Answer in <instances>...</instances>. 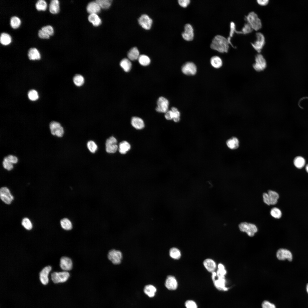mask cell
Here are the masks:
<instances>
[{
  "instance_id": "cell-33",
  "label": "cell",
  "mask_w": 308,
  "mask_h": 308,
  "mask_svg": "<svg viewBox=\"0 0 308 308\" xmlns=\"http://www.w3.org/2000/svg\"><path fill=\"white\" fill-rule=\"evenodd\" d=\"M0 42L1 44L3 45H8L11 42V37L8 33H2L0 35Z\"/></svg>"
},
{
  "instance_id": "cell-36",
  "label": "cell",
  "mask_w": 308,
  "mask_h": 308,
  "mask_svg": "<svg viewBox=\"0 0 308 308\" xmlns=\"http://www.w3.org/2000/svg\"><path fill=\"white\" fill-rule=\"evenodd\" d=\"M21 24L20 19L17 17H12L10 20V25L12 28L16 29L19 28Z\"/></svg>"
},
{
  "instance_id": "cell-8",
  "label": "cell",
  "mask_w": 308,
  "mask_h": 308,
  "mask_svg": "<svg viewBox=\"0 0 308 308\" xmlns=\"http://www.w3.org/2000/svg\"><path fill=\"white\" fill-rule=\"evenodd\" d=\"M49 127L52 135H56L59 137L62 136L64 133V130L59 123L52 121L50 124Z\"/></svg>"
},
{
  "instance_id": "cell-6",
  "label": "cell",
  "mask_w": 308,
  "mask_h": 308,
  "mask_svg": "<svg viewBox=\"0 0 308 308\" xmlns=\"http://www.w3.org/2000/svg\"><path fill=\"white\" fill-rule=\"evenodd\" d=\"M256 40L251 44L254 48L258 52H260L265 44V38L264 35L260 32L256 34Z\"/></svg>"
},
{
  "instance_id": "cell-15",
  "label": "cell",
  "mask_w": 308,
  "mask_h": 308,
  "mask_svg": "<svg viewBox=\"0 0 308 308\" xmlns=\"http://www.w3.org/2000/svg\"><path fill=\"white\" fill-rule=\"evenodd\" d=\"M138 22L139 25L144 29L148 30L151 28L152 20L147 15H142L139 19Z\"/></svg>"
},
{
  "instance_id": "cell-31",
  "label": "cell",
  "mask_w": 308,
  "mask_h": 308,
  "mask_svg": "<svg viewBox=\"0 0 308 308\" xmlns=\"http://www.w3.org/2000/svg\"><path fill=\"white\" fill-rule=\"evenodd\" d=\"M120 65L123 70L125 72H128L131 70L132 64L129 59L124 58L120 62Z\"/></svg>"
},
{
  "instance_id": "cell-14",
  "label": "cell",
  "mask_w": 308,
  "mask_h": 308,
  "mask_svg": "<svg viewBox=\"0 0 308 308\" xmlns=\"http://www.w3.org/2000/svg\"><path fill=\"white\" fill-rule=\"evenodd\" d=\"M276 256L278 259L283 260L287 259L291 261L292 259L291 252L287 249L281 248L278 250L276 253Z\"/></svg>"
},
{
  "instance_id": "cell-2",
  "label": "cell",
  "mask_w": 308,
  "mask_h": 308,
  "mask_svg": "<svg viewBox=\"0 0 308 308\" xmlns=\"http://www.w3.org/2000/svg\"><path fill=\"white\" fill-rule=\"evenodd\" d=\"M247 23L250 25L253 30L258 31L262 27L261 21L257 15L254 12H250L246 17Z\"/></svg>"
},
{
  "instance_id": "cell-50",
  "label": "cell",
  "mask_w": 308,
  "mask_h": 308,
  "mask_svg": "<svg viewBox=\"0 0 308 308\" xmlns=\"http://www.w3.org/2000/svg\"><path fill=\"white\" fill-rule=\"evenodd\" d=\"M4 161H8L12 164L16 163L18 162V159L16 156L10 155L5 157L4 159Z\"/></svg>"
},
{
  "instance_id": "cell-41",
  "label": "cell",
  "mask_w": 308,
  "mask_h": 308,
  "mask_svg": "<svg viewBox=\"0 0 308 308\" xmlns=\"http://www.w3.org/2000/svg\"><path fill=\"white\" fill-rule=\"evenodd\" d=\"M270 214L272 217L276 219L280 218L282 216L281 210L277 207L272 208L270 211Z\"/></svg>"
},
{
  "instance_id": "cell-28",
  "label": "cell",
  "mask_w": 308,
  "mask_h": 308,
  "mask_svg": "<svg viewBox=\"0 0 308 308\" xmlns=\"http://www.w3.org/2000/svg\"><path fill=\"white\" fill-rule=\"evenodd\" d=\"M210 62L212 66L214 68H219L222 65V61L221 59L218 56H215L211 57Z\"/></svg>"
},
{
  "instance_id": "cell-11",
  "label": "cell",
  "mask_w": 308,
  "mask_h": 308,
  "mask_svg": "<svg viewBox=\"0 0 308 308\" xmlns=\"http://www.w3.org/2000/svg\"><path fill=\"white\" fill-rule=\"evenodd\" d=\"M181 70L185 74L187 75H193L196 74L197 68L196 65L191 62L186 63L182 66Z\"/></svg>"
},
{
  "instance_id": "cell-30",
  "label": "cell",
  "mask_w": 308,
  "mask_h": 308,
  "mask_svg": "<svg viewBox=\"0 0 308 308\" xmlns=\"http://www.w3.org/2000/svg\"><path fill=\"white\" fill-rule=\"evenodd\" d=\"M131 148L130 144L126 141H123L120 142L119 146V151L121 154H125Z\"/></svg>"
},
{
  "instance_id": "cell-26",
  "label": "cell",
  "mask_w": 308,
  "mask_h": 308,
  "mask_svg": "<svg viewBox=\"0 0 308 308\" xmlns=\"http://www.w3.org/2000/svg\"><path fill=\"white\" fill-rule=\"evenodd\" d=\"M139 51L136 47L131 48L127 53V57L128 59L131 60H135L138 59L139 56Z\"/></svg>"
},
{
  "instance_id": "cell-20",
  "label": "cell",
  "mask_w": 308,
  "mask_h": 308,
  "mask_svg": "<svg viewBox=\"0 0 308 308\" xmlns=\"http://www.w3.org/2000/svg\"><path fill=\"white\" fill-rule=\"evenodd\" d=\"M217 280H213L215 286L218 289L224 291L228 290V288L225 286L226 281L225 277H218Z\"/></svg>"
},
{
  "instance_id": "cell-48",
  "label": "cell",
  "mask_w": 308,
  "mask_h": 308,
  "mask_svg": "<svg viewBox=\"0 0 308 308\" xmlns=\"http://www.w3.org/2000/svg\"><path fill=\"white\" fill-rule=\"evenodd\" d=\"M171 110L173 113V119L174 121L176 122L179 121L180 119V114L177 109L175 107H173L171 108Z\"/></svg>"
},
{
  "instance_id": "cell-58",
  "label": "cell",
  "mask_w": 308,
  "mask_h": 308,
  "mask_svg": "<svg viewBox=\"0 0 308 308\" xmlns=\"http://www.w3.org/2000/svg\"><path fill=\"white\" fill-rule=\"evenodd\" d=\"M165 118L168 120H170L173 119V113L171 110H168L165 113Z\"/></svg>"
},
{
  "instance_id": "cell-40",
  "label": "cell",
  "mask_w": 308,
  "mask_h": 308,
  "mask_svg": "<svg viewBox=\"0 0 308 308\" xmlns=\"http://www.w3.org/2000/svg\"><path fill=\"white\" fill-rule=\"evenodd\" d=\"M73 80L75 84L77 86H82L84 82V78L80 74L76 75L73 78Z\"/></svg>"
},
{
  "instance_id": "cell-61",
  "label": "cell",
  "mask_w": 308,
  "mask_h": 308,
  "mask_svg": "<svg viewBox=\"0 0 308 308\" xmlns=\"http://www.w3.org/2000/svg\"><path fill=\"white\" fill-rule=\"evenodd\" d=\"M307 291L308 293V283L307 284L306 287Z\"/></svg>"
},
{
  "instance_id": "cell-55",
  "label": "cell",
  "mask_w": 308,
  "mask_h": 308,
  "mask_svg": "<svg viewBox=\"0 0 308 308\" xmlns=\"http://www.w3.org/2000/svg\"><path fill=\"white\" fill-rule=\"evenodd\" d=\"M38 35L39 37L41 38L48 39L50 38V35L41 29L38 31Z\"/></svg>"
},
{
  "instance_id": "cell-38",
  "label": "cell",
  "mask_w": 308,
  "mask_h": 308,
  "mask_svg": "<svg viewBox=\"0 0 308 308\" xmlns=\"http://www.w3.org/2000/svg\"><path fill=\"white\" fill-rule=\"evenodd\" d=\"M138 60L139 63L141 65L145 66L149 65L151 62L150 59L149 57L145 55H140Z\"/></svg>"
},
{
  "instance_id": "cell-44",
  "label": "cell",
  "mask_w": 308,
  "mask_h": 308,
  "mask_svg": "<svg viewBox=\"0 0 308 308\" xmlns=\"http://www.w3.org/2000/svg\"><path fill=\"white\" fill-rule=\"evenodd\" d=\"M22 226L27 230H30L32 228V224L30 220L27 218H24L22 221Z\"/></svg>"
},
{
  "instance_id": "cell-45",
  "label": "cell",
  "mask_w": 308,
  "mask_h": 308,
  "mask_svg": "<svg viewBox=\"0 0 308 308\" xmlns=\"http://www.w3.org/2000/svg\"><path fill=\"white\" fill-rule=\"evenodd\" d=\"M253 30L250 25L247 23L244 24L242 30L240 31L241 34H246L251 33Z\"/></svg>"
},
{
  "instance_id": "cell-47",
  "label": "cell",
  "mask_w": 308,
  "mask_h": 308,
  "mask_svg": "<svg viewBox=\"0 0 308 308\" xmlns=\"http://www.w3.org/2000/svg\"><path fill=\"white\" fill-rule=\"evenodd\" d=\"M87 147L90 151L93 153H94L98 148L96 143L92 141H90L88 142Z\"/></svg>"
},
{
  "instance_id": "cell-37",
  "label": "cell",
  "mask_w": 308,
  "mask_h": 308,
  "mask_svg": "<svg viewBox=\"0 0 308 308\" xmlns=\"http://www.w3.org/2000/svg\"><path fill=\"white\" fill-rule=\"evenodd\" d=\"M169 255L172 258L178 260L180 258L181 254L180 251L178 249L172 248L169 250Z\"/></svg>"
},
{
  "instance_id": "cell-60",
  "label": "cell",
  "mask_w": 308,
  "mask_h": 308,
  "mask_svg": "<svg viewBox=\"0 0 308 308\" xmlns=\"http://www.w3.org/2000/svg\"><path fill=\"white\" fill-rule=\"evenodd\" d=\"M306 170L307 172L308 173V164H307L306 166Z\"/></svg>"
},
{
  "instance_id": "cell-25",
  "label": "cell",
  "mask_w": 308,
  "mask_h": 308,
  "mask_svg": "<svg viewBox=\"0 0 308 308\" xmlns=\"http://www.w3.org/2000/svg\"><path fill=\"white\" fill-rule=\"evenodd\" d=\"M270 205H274L276 204L279 198V195L276 192L269 190L268 192Z\"/></svg>"
},
{
  "instance_id": "cell-43",
  "label": "cell",
  "mask_w": 308,
  "mask_h": 308,
  "mask_svg": "<svg viewBox=\"0 0 308 308\" xmlns=\"http://www.w3.org/2000/svg\"><path fill=\"white\" fill-rule=\"evenodd\" d=\"M218 269L216 272V275L218 277H225L226 271L225 269L224 266L222 264H219L218 265Z\"/></svg>"
},
{
  "instance_id": "cell-7",
  "label": "cell",
  "mask_w": 308,
  "mask_h": 308,
  "mask_svg": "<svg viewBox=\"0 0 308 308\" xmlns=\"http://www.w3.org/2000/svg\"><path fill=\"white\" fill-rule=\"evenodd\" d=\"M108 258L113 264L115 265L120 264L122 258L121 252L114 249L110 250L108 254Z\"/></svg>"
},
{
  "instance_id": "cell-16",
  "label": "cell",
  "mask_w": 308,
  "mask_h": 308,
  "mask_svg": "<svg viewBox=\"0 0 308 308\" xmlns=\"http://www.w3.org/2000/svg\"><path fill=\"white\" fill-rule=\"evenodd\" d=\"M52 269L50 266H47L44 268L39 273V279L41 283L46 285L48 282V275Z\"/></svg>"
},
{
  "instance_id": "cell-56",
  "label": "cell",
  "mask_w": 308,
  "mask_h": 308,
  "mask_svg": "<svg viewBox=\"0 0 308 308\" xmlns=\"http://www.w3.org/2000/svg\"><path fill=\"white\" fill-rule=\"evenodd\" d=\"M262 197L263 202L265 204L269 206L271 205L268 193H264L262 194Z\"/></svg>"
},
{
  "instance_id": "cell-13",
  "label": "cell",
  "mask_w": 308,
  "mask_h": 308,
  "mask_svg": "<svg viewBox=\"0 0 308 308\" xmlns=\"http://www.w3.org/2000/svg\"><path fill=\"white\" fill-rule=\"evenodd\" d=\"M184 31L182 33L183 38L186 40H192L194 38V30L192 26L190 24H186L184 26Z\"/></svg>"
},
{
  "instance_id": "cell-35",
  "label": "cell",
  "mask_w": 308,
  "mask_h": 308,
  "mask_svg": "<svg viewBox=\"0 0 308 308\" xmlns=\"http://www.w3.org/2000/svg\"><path fill=\"white\" fill-rule=\"evenodd\" d=\"M294 164L297 168L301 169L302 168L305 164V160L301 156L296 157L294 160Z\"/></svg>"
},
{
  "instance_id": "cell-49",
  "label": "cell",
  "mask_w": 308,
  "mask_h": 308,
  "mask_svg": "<svg viewBox=\"0 0 308 308\" xmlns=\"http://www.w3.org/2000/svg\"><path fill=\"white\" fill-rule=\"evenodd\" d=\"M41 29L50 36H52L54 34L53 28L50 25H48L44 26L41 28Z\"/></svg>"
},
{
  "instance_id": "cell-52",
  "label": "cell",
  "mask_w": 308,
  "mask_h": 308,
  "mask_svg": "<svg viewBox=\"0 0 308 308\" xmlns=\"http://www.w3.org/2000/svg\"><path fill=\"white\" fill-rule=\"evenodd\" d=\"M230 31L229 33V37L230 38L232 37L234 33H236V29L235 24L233 22L230 23Z\"/></svg>"
},
{
  "instance_id": "cell-1",
  "label": "cell",
  "mask_w": 308,
  "mask_h": 308,
  "mask_svg": "<svg viewBox=\"0 0 308 308\" xmlns=\"http://www.w3.org/2000/svg\"><path fill=\"white\" fill-rule=\"evenodd\" d=\"M229 43L224 37L220 35L215 36L210 44V48L221 53L227 52L229 48Z\"/></svg>"
},
{
  "instance_id": "cell-22",
  "label": "cell",
  "mask_w": 308,
  "mask_h": 308,
  "mask_svg": "<svg viewBox=\"0 0 308 308\" xmlns=\"http://www.w3.org/2000/svg\"><path fill=\"white\" fill-rule=\"evenodd\" d=\"M203 264L205 268L209 272H214L216 268L215 262L211 259H206L204 261Z\"/></svg>"
},
{
  "instance_id": "cell-17",
  "label": "cell",
  "mask_w": 308,
  "mask_h": 308,
  "mask_svg": "<svg viewBox=\"0 0 308 308\" xmlns=\"http://www.w3.org/2000/svg\"><path fill=\"white\" fill-rule=\"evenodd\" d=\"M60 265L63 270L65 271H69L71 270L72 268V262L70 258L65 256L62 257L60 259Z\"/></svg>"
},
{
  "instance_id": "cell-59",
  "label": "cell",
  "mask_w": 308,
  "mask_h": 308,
  "mask_svg": "<svg viewBox=\"0 0 308 308\" xmlns=\"http://www.w3.org/2000/svg\"><path fill=\"white\" fill-rule=\"evenodd\" d=\"M258 3L261 6H265L267 5L269 3V1L268 0H258L257 1Z\"/></svg>"
},
{
  "instance_id": "cell-9",
  "label": "cell",
  "mask_w": 308,
  "mask_h": 308,
  "mask_svg": "<svg viewBox=\"0 0 308 308\" xmlns=\"http://www.w3.org/2000/svg\"><path fill=\"white\" fill-rule=\"evenodd\" d=\"M117 140L114 137L112 136L108 138L106 142V149L109 153H114L117 151L118 147Z\"/></svg>"
},
{
  "instance_id": "cell-19",
  "label": "cell",
  "mask_w": 308,
  "mask_h": 308,
  "mask_svg": "<svg viewBox=\"0 0 308 308\" xmlns=\"http://www.w3.org/2000/svg\"><path fill=\"white\" fill-rule=\"evenodd\" d=\"M101 7L99 4L96 1L92 2L89 3L87 7V12L90 14H96L100 12Z\"/></svg>"
},
{
  "instance_id": "cell-18",
  "label": "cell",
  "mask_w": 308,
  "mask_h": 308,
  "mask_svg": "<svg viewBox=\"0 0 308 308\" xmlns=\"http://www.w3.org/2000/svg\"><path fill=\"white\" fill-rule=\"evenodd\" d=\"M165 285L169 290H174L178 286V283L175 278L172 275L168 276L165 280Z\"/></svg>"
},
{
  "instance_id": "cell-54",
  "label": "cell",
  "mask_w": 308,
  "mask_h": 308,
  "mask_svg": "<svg viewBox=\"0 0 308 308\" xmlns=\"http://www.w3.org/2000/svg\"><path fill=\"white\" fill-rule=\"evenodd\" d=\"M3 165L4 168L8 171L11 170L13 167L12 163L5 161H3Z\"/></svg>"
},
{
  "instance_id": "cell-53",
  "label": "cell",
  "mask_w": 308,
  "mask_h": 308,
  "mask_svg": "<svg viewBox=\"0 0 308 308\" xmlns=\"http://www.w3.org/2000/svg\"><path fill=\"white\" fill-rule=\"evenodd\" d=\"M262 306V308H276L275 305L274 304L267 301L263 302Z\"/></svg>"
},
{
  "instance_id": "cell-21",
  "label": "cell",
  "mask_w": 308,
  "mask_h": 308,
  "mask_svg": "<svg viewBox=\"0 0 308 308\" xmlns=\"http://www.w3.org/2000/svg\"><path fill=\"white\" fill-rule=\"evenodd\" d=\"M132 126L137 129H141L144 127V123L143 120L141 118L137 117H133L131 121Z\"/></svg>"
},
{
  "instance_id": "cell-3",
  "label": "cell",
  "mask_w": 308,
  "mask_h": 308,
  "mask_svg": "<svg viewBox=\"0 0 308 308\" xmlns=\"http://www.w3.org/2000/svg\"><path fill=\"white\" fill-rule=\"evenodd\" d=\"M238 227L240 231L246 233L250 237L254 236L258 231L257 227L255 224L246 222L241 223Z\"/></svg>"
},
{
  "instance_id": "cell-24",
  "label": "cell",
  "mask_w": 308,
  "mask_h": 308,
  "mask_svg": "<svg viewBox=\"0 0 308 308\" xmlns=\"http://www.w3.org/2000/svg\"><path fill=\"white\" fill-rule=\"evenodd\" d=\"M49 10L52 14L58 13L60 11L59 2L58 0H52L50 1L49 5Z\"/></svg>"
},
{
  "instance_id": "cell-39",
  "label": "cell",
  "mask_w": 308,
  "mask_h": 308,
  "mask_svg": "<svg viewBox=\"0 0 308 308\" xmlns=\"http://www.w3.org/2000/svg\"><path fill=\"white\" fill-rule=\"evenodd\" d=\"M35 7L38 11H45L47 7V4L45 0H38L35 4Z\"/></svg>"
},
{
  "instance_id": "cell-27",
  "label": "cell",
  "mask_w": 308,
  "mask_h": 308,
  "mask_svg": "<svg viewBox=\"0 0 308 308\" xmlns=\"http://www.w3.org/2000/svg\"><path fill=\"white\" fill-rule=\"evenodd\" d=\"M226 144L229 148L234 149L237 148L239 147V141L237 138L233 137L227 141Z\"/></svg>"
},
{
  "instance_id": "cell-12",
  "label": "cell",
  "mask_w": 308,
  "mask_h": 308,
  "mask_svg": "<svg viewBox=\"0 0 308 308\" xmlns=\"http://www.w3.org/2000/svg\"><path fill=\"white\" fill-rule=\"evenodd\" d=\"M157 106L156 108L157 112L165 113L168 111L169 102L165 98L163 97H159L157 100Z\"/></svg>"
},
{
  "instance_id": "cell-10",
  "label": "cell",
  "mask_w": 308,
  "mask_h": 308,
  "mask_svg": "<svg viewBox=\"0 0 308 308\" xmlns=\"http://www.w3.org/2000/svg\"><path fill=\"white\" fill-rule=\"evenodd\" d=\"M0 196L1 200L7 204H11L14 199V197L11 194L9 189L5 187L1 188Z\"/></svg>"
},
{
  "instance_id": "cell-46",
  "label": "cell",
  "mask_w": 308,
  "mask_h": 308,
  "mask_svg": "<svg viewBox=\"0 0 308 308\" xmlns=\"http://www.w3.org/2000/svg\"><path fill=\"white\" fill-rule=\"evenodd\" d=\"M29 99L32 101H35L38 98V95L37 92L34 90H30L28 93Z\"/></svg>"
},
{
  "instance_id": "cell-42",
  "label": "cell",
  "mask_w": 308,
  "mask_h": 308,
  "mask_svg": "<svg viewBox=\"0 0 308 308\" xmlns=\"http://www.w3.org/2000/svg\"><path fill=\"white\" fill-rule=\"evenodd\" d=\"M96 1L99 4L101 8L106 9L110 7L112 1L111 0H97Z\"/></svg>"
},
{
  "instance_id": "cell-34",
  "label": "cell",
  "mask_w": 308,
  "mask_h": 308,
  "mask_svg": "<svg viewBox=\"0 0 308 308\" xmlns=\"http://www.w3.org/2000/svg\"><path fill=\"white\" fill-rule=\"evenodd\" d=\"M60 224L62 227L65 230H70L72 228V223L67 218H64L62 219L60 221Z\"/></svg>"
},
{
  "instance_id": "cell-57",
  "label": "cell",
  "mask_w": 308,
  "mask_h": 308,
  "mask_svg": "<svg viewBox=\"0 0 308 308\" xmlns=\"http://www.w3.org/2000/svg\"><path fill=\"white\" fill-rule=\"evenodd\" d=\"M179 4L181 7H187L190 3V0H179L178 1Z\"/></svg>"
},
{
  "instance_id": "cell-29",
  "label": "cell",
  "mask_w": 308,
  "mask_h": 308,
  "mask_svg": "<svg viewBox=\"0 0 308 308\" xmlns=\"http://www.w3.org/2000/svg\"><path fill=\"white\" fill-rule=\"evenodd\" d=\"M156 290L155 287L151 285H146L144 289L145 293L150 297H153L155 296Z\"/></svg>"
},
{
  "instance_id": "cell-51",
  "label": "cell",
  "mask_w": 308,
  "mask_h": 308,
  "mask_svg": "<svg viewBox=\"0 0 308 308\" xmlns=\"http://www.w3.org/2000/svg\"><path fill=\"white\" fill-rule=\"evenodd\" d=\"M185 305L187 308H197L196 303L192 300H188L185 303Z\"/></svg>"
},
{
  "instance_id": "cell-4",
  "label": "cell",
  "mask_w": 308,
  "mask_h": 308,
  "mask_svg": "<svg viewBox=\"0 0 308 308\" xmlns=\"http://www.w3.org/2000/svg\"><path fill=\"white\" fill-rule=\"evenodd\" d=\"M70 276V273L67 271L54 272L51 273V279L55 283H63L66 282Z\"/></svg>"
},
{
  "instance_id": "cell-5",
  "label": "cell",
  "mask_w": 308,
  "mask_h": 308,
  "mask_svg": "<svg viewBox=\"0 0 308 308\" xmlns=\"http://www.w3.org/2000/svg\"><path fill=\"white\" fill-rule=\"evenodd\" d=\"M253 67L257 72L262 71L266 68V61L262 54H258L256 55L255 57V62L253 64Z\"/></svg>"
},
{
  "instance_id": "cell-32",
  "label": "cell",
  "mask_w": 308,
  "mask_h": 308,
  "mask_svg": "<svg viewBox=\"0 0 308 308\" xmlns=\"http://www.w3.org/2000/svg\"><path fill=\"white\" fill-rule=\"evenodd\" d=\"M89 21L95 26H98L101 23V20L96 14H90L88 17Z\"/></svg>"
},
{
  "instance_id": "cell-23",
  "label": "cell",
  "mask_w": 308,
  "mask_h": 308,
  "mask_svg": "<svg viewBox=\"0 0 308 308\" xmlns=\"http://www.w3.org/2000/svg\"><path fill=\"white\" fill-rule=\"evenodd\" d=\"M28 56L29 60H39L41 58L39 51L35 48H31L29 49Z\"/></svg>"
}]
</instances>
